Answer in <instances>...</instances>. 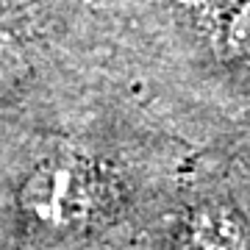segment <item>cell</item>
<instances>
[{"label":"cell","mask_w":250,"mask_h":250,"mask_svg":"<svg viewBox=\"0 0 250 250\" xmlns=\"http://www.w3.org/2000/svg\"><path fill=\"white\" fill-rule=\"evenodd\" d=\"M106 187L100 170L78 153H53L36 161L17 189L20 214L34 231L75 233L95 223Z\"/></svg>","instance_id":"6da1fadb"},{"label":"cell","mask_w":250,"mask_h":250,"mask_svg":"<svg viewBox=\"0 0 250 250\" xmlns=\"http://www.w3.org/2000/svg\"><path fill=\"white\" fill-rule=\"evenodd\" d=\"M187 6L233 59L250 64V0H187Z\"/></svg>","instance_id":"7a4b0ae2"},{"label":"cell","mask_w":250,"mask_h":250,"mask_svg":"<svg viewBox=\"0 0 250 250\" xmlns=\"http://www.w3.org/2000/svg\"><path fill=\"white\" fill-rule=\"evenodd\" d=\"M184 250H248L245 228L228 208H197L184 225Z\"/></svg>","instance_id":"3957f363"},{"label":"cell","mask_w":250,"mask_h":250,"mask_svg":"<svg viewBox=\"0 0 250 250\" xmlns=\"http://www.w3.org/2000/svg\"><path fill=\"white\" fill-rule=\"evenodd\" d=\"M31 75V62H28V50L22 39L11 25L0 20V100L22 86Z\"/></svg>","instance_id":"277c9868"}]
</instances>
